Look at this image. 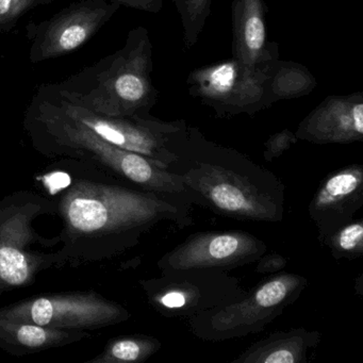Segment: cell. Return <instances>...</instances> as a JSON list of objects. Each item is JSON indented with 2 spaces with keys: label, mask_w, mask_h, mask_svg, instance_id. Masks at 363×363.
<instances>
[{
  "label": "cell",
  "mask_w": 363,
  "mask_h": 363,
  "mask_svg": "<svg viewBox=\"0 0 363 363\" xmlns=\"http://www.w3.org/2000/svg\"><path fill=\"white\" fill-rule=\"evenodd\" d=\"M55 201L63 223L58 267L114 258L162 222L179 228L193 223L190 209L173 199L107 175L75 177Z\"/></svg>",
  "instance_id": "6da1fadb"
},
{
  "label": "cell",
  "mask_w": 363,
  "mask_h": 363,
  "mask_svg": "<svg viewBox=\"0 0 363 363\" xmlns=\"http://www.w3.org/2000/svg\"><path fill=\"white\" fill-rule=\"evenodd\" d=\"M169 148L176 159L165 169L182 178L194 205L233 220L281 222L286 186L269 169L186 124Z\"/></svg>",
  "instance_id": "7a4b0ae2"
},
{
  "label": "cell",
  "mask_w": 363,
  "mask_h": 363,
  "mask_svg": "<svg viewBox=\"0 0 363 363\" xmlns=\"http://www.w3.org/2000/svg\"><path fill=\"white\" fill-rule=\"evenodd\" d=\"M23 127L33 150L50 160L73 161L191 210L192 197L182 178L164 165L118 147L67 113L50 84L40 86L25 110Z\"/></svg>",
  "instance_id": "3957f363"
},
{
  "label": "cell",
  "mask_w": 363,
  "mask_h": 363,
  "mask_svg": "<svg viewBox=\"0 0 363 363\" xmlns=\"http://www.w3.org/2000/svg\"><path fill=\"white\" fill-rule=\"evenodd\" d=\"M152 69L150 33L140 26L129 31L121 50L54 84L63 99L94 113L147 118L159 99Z\"/></svg>",
  "instance_id": "277c9868"
},
{
  "label": "cell",
  "mask_w": 363,
  "mask_h": 363,
  "mask_svg": "<svg viewBox=\"0 0 363 363\" xmlns=\"http://www.w3.org/2000/svg\"><path fill=\"white\" fill-rule=\"evenodd\" d=\"M55 214L56 201L35 191H16L0 199V296L28 288L40 273L58 267L59 235L48 239L35 225Z\"/></svg>",
  "instance_id": "5b68a950"
},
{
  "label": "cell",
  "mask_w": 363,
  "mask_h": 363,
  "mask_svg": "<svg viewBox=\"0 0 363 363\" xmlns=\"http://www.w3.org/2000/svg\"><path fill=\"white\" fill-rule=\"evenodd\" d=\"M307 284V278L298 274H276L243 298L188 318L189 327L195 337L213 342L260 333L298 299Z\"/></svg>",
  "instance_id": "8992f818"
},
{
  "label": "cell",
  "mask_w": 363,
  "mask_h": 363,
  "mask_svg": "<svg viewBox=\"0 0 363 363\" xmlns=\"http://www.w3.org/2000/svg\"><path fill=\"white\" fill-rule=\"evenodd\" d=\"M148 303L163 318H192L245 296L239 279L220 269H172L140 281Z\"/></svg>",
  "instance_id": "52a82bcc"
},
{
  "label": "cell",
  "mask_w": 363,
  "mask_h": 363,
  "mask_svg": "<svg viewBox=\"0 0 363 363\" xmlns=\"http://www.w3.org/2000/svg\"><path fill=\"white\" fill-rule=\"evenodd\" d=\"M278 60L250 67L231 58L199 67L186 79L189 93L213 109L218 118L254 116L269 108L265 86Z\"/></svg>",
  "instance_id": "ba28073f"
},
{
  "label": "cell",
  "mask_w": 363,
  "mask_h": 363,
  "mask_svg": "<svg viewBox=\"0 0 363 363\" xmlns=\"http://www.w3.org/2000/svg\"><path fill=\"white\" fill-rule=\"evenodd\" d=\"M12 320L67 330H97L130 318V312L95 291L44 293L0 308Z\"/></svg>",
  "instance_id": "9c48e42d"
},
{
  "label": "cell",
  "mask_w": 363,
  "mask_h": 363,
  "mask_svg": "<svg viewBox=\"0 0 363 363\" xmlns=\"http://www.w3.org/2000/svg\"><path fill=\"white\" fill-rule=\"evenodd\" d=\"M121 6L108 0H80L48 20L29 23V60L45 62L67 56L88 43L118 11Z\"/></svg>",
  "instance_id": "30bf717a"
},
{
  "label": "cell",
  "mask_w": 363,
  "mask_h": 363,
  "mask_svg": "<svg viewBox=\"0 0 363 363\" xmlns=\"http://www.w3.org/2000/svg\"><path fill=\"white\" fill-rule=\"evenodd\" d=\"M48 84L63 110L105 141L147 157L165 167L175 160L176 155L172 152L169 144L175 133L186 124L184 120L165 122L152 116L147 118L101 116L69 103L59 95L54 84Z\"/></svg>",
  "instance_id": "8fae6325"
},
{
  "label": "cell",
  "mask_w": 363,
  "mask_h": 363,
  "mask_svg": "<svg viewBox=\"0 0 363 363\" xmlns=\"http://www.w3.org/2000/svg\"><path fill=\"white\" fill-rule=\"evenodd\" d=\"M262 240L246 231H205L186 238L158 261L161 271H230L257 262L267 252Z\"/></svg>",
  "instance_id": "7c38bea8"
},
{
  "label": "cell",
  "mask_w": 363,
  "mask_h": 363,
  "mask_svg": "<svg viewBox=\"0 0 363 363\" xmlns=\"http://www.w3.org/2000/svg\"><path fill=\"white\" fill-rule=\"evenodd\" d=\"M362 207V165H346L328 174L308 207L320 244L340 227L354 220Z\"/></svg>",
  "instance_id": "4fadbf2b"
},
{
  "label": "cell",
  "mask_w": 363,
  "mask_h": 363,
  "mask_svg": "<svg viewBox=\"0 0 363 363\" xmlns=\"http://www.w3.org/2000/svg\"><path fill=\"white\" fill-rule=\"evenodd\" d=\"M295 137L318 145L363 141V94L331 95L297 127Z\"/></svg>",
  "instance_id": "5bb4252c"
},
{
  "label": "cell",
  "mask_w": 363,
  "mask_h": 363,
  "mask_svg": "<svg viewBox=\"0 0 363 363\" xmlns=\"http://www.w3.org/2000/svg\"><path fill=\"white\" fill-rule=\"evenodd\" d=\"M233 58L246 67L279 58L278 44L267 41L264 0H233Z\"/></svg>",
  "instance_id": "9a60e30c"
},
{
  "label": "cell",
  "mask_w": 363,
  "mask_h": 363,
  "mask_svg": "<svg viewBox=\"0 0 363 363\" xmlns=\"http://www.w3.org/2000/svg\"><path fill=\"white\" fill-rule=\"evenodd\" d=\"M91 337L92 335L88 331L50 328L0 314V350L12 356H28L52 348L65 347Z\"/></svg>",
  "instance_id": "2e32d148"
},
{
  "label": "cell",
  "mask_w": 363,
  "mask_h": 363,
  "mask_svg": "<svg viewBox=\"0 0 363 363\" xmlns=\"http://www.w3.org/2000/svg\"><path fill=\"white\" fill-rule=\"evenodd\" d=\"M322 333L306 328L277 331L259 340L233 363H307L320 344Z\"/></svg>",
  "instance_id": "e0dca14e"
},
{
  "label": "cell",
  "mask_w": 363,
  "mask_h": 363,
  "mask_svg": "<svg viewBox=\"0 0 363 363\" xmlns=\"http://www.w3.org/2000/svg\"><path fill=\"white\" fill-rule=\"evenodd\" d=\"M315 86L316 79L307 67L293 61L278 60L265 86V99L269 108L284 99L309 95Z\"/></svg>",
  "instance_id": "ac0fdd59"
},
{
  "label": "cell",
  "mask_w": 363,
  "mask_h": 363,
  "mask_svg": "<svg viewBox=\"0 0 363 363\" xmlns=\"http://www.w3.org/2000/svg\"><path fill=\"white\" fill-rule=\"evenodd\" d=\"M161 342L146 335H120L110 340L105 350L86 363H142L160 350Z\"/></svg>",
  "instance_id": "d6986e66"
},
{
  "label": "cell",
  "mask_w": 363,
  "mask_h": 363,
  "mask_svg": "<svg viewBox=\"0 0 363 363\" xmlns=\"http://www.w3.org/2000/svg\"><path fill=\"white\" fill-rule=\"evenodd\" d=\"M322 245H326L335 260H354L363 255V222L350 220L331 233Z\"/></svg>",
  "instance_id": "ffe728a7"
},
{
  "label": "cell",
  "mask_w": 363,
  "mask_h": 363,
  "mask_svg": "<svg viewBox=\"0 0 363 363\" xmlns=\"http://www.w3.org/2000/svg\"><path fill=\"white\" fill-rule=\"evenodd\" d=\"M213 0H174L182 24V39L190 50L199 41L211 13Z\"/></svg>",
  "instance_id": "44dd1931"
},
{
  "label": "cell",
  "mask_w": 363,
  "mask_h": 363,
  "mask_svg": "<svg viewBox=\"0 0 363 363\" xmlns=\"http://www.w3.org/2000/svg\"><path fill=\"white\" fill-rule=\"evenodd\" d=\"M55 0H0V35L16 28L21 18L40 6L50 5Z\"/></svg>",
  "instance_id": "7402d4cb"
},
{
  "label": "cell",
  "mask_w": 363,
  "mask_h": 363,
  "mask_svg": "<svg viewBox=\"0 0 363 363\" xmlns=\"http://www.w3.org/2000/svg\"><path fill=\"white\" fill-rule=\"evenodd\" d=\"M297 138L295 133L290 129H284L275 135H271L264 142V152L263 158L267 162H273L275 159L279 158L284 152L290 150L291 146L297 143Z\"/></svg>",
  "instance_id": "603a6c76"
},
{
  "label": "cell",
  "mask_w": 363,
  "mask_h": 363,
  "mask_svg": "<svg viewBox=\"0 0 363 363\" xmlns=\"http://www.w3.org/2000/svg\"><path fill=\"white\" fill-rule=\"evenodd\" d=\"M288 261L278 252L267 254L265 252L258 261H257L256 273L258 274H275L286 269Z\"/></svg>",
  "instance_id": "cb8c5ba5"
},
{
  "label": "cell",
  "mask_w": 363,
  "mask_h": 363,
  "mask_svg": "<svg viewBox=\"0 0 363 363\" xmlns=\"http://www.w3.org/2000/svg\"><path fill=\"white\" fill-rule=\"evenodd\" d=\"M108 1L130 8V9L150 12V13H158L163 7V0H108Z\"/></svg>",
  "instance_id": "d4e9b609"
},
{
  "label": "cell",
  "mask_w": 363,
  "mask_h": 363,
  "mask_svg": "<svg viewBox=\"0 0 363 363\" xmlns=\"http://www.w3.org/2000/svg\"><path fill=\"white\" fill-rule=\"evenodd\" d=\"M173 1H174V0H173Z\"/></svg>",
  "instance_id": "484cf974"
}]
</instances>
